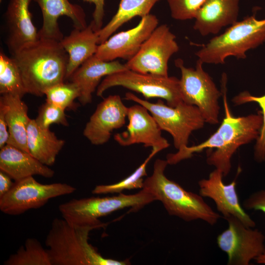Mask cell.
Returning <instances> with one entry per match:
<instances>
[{
  "mask_svg": "<svg viewBox=\"0 0 265 265\" xmlns=\"http://www.w3.org/2000/svg\"><path fill=\"white\" fill-rule=\"evenodd\" d=\"M12 57L20 69L27 93L42 96L48 88L66 80L68 55L59 41L39 38Z\"/></svg>",
  "mask_w": 265,
  "mask_h": 265,
  "instance_id": "obj_1",
  "label": "cell"
},
{
  "mask_svg": "<svg viewBox=\"0 0 265 265\" xmlns=\"http://www.w3.org/2000/svg\"><path fill=\"white\" fill-rule=\"evenodd\" d=\"M220 81L225 116L217 130L201 145L204 149H215L207 155V163L219 170L223 177H226L231 171V159L237 149L257 139L263 119L261 113L234 116L227 102V76L225 73H222Z\"/></svg>",
  "mask_w": 265,
  "mask_h": 265,
  "instance_id": "obj_2",
  "label": "cell"
},
{
  "mask_svg": "<svg viewBox=\"0 0 265 265\" xmlns=\"http://www.w3.org/2000/svg\"><path fill=\"white\" fill-rule=\"evenodd\" d=\"M89 226L73 224L55 218L46 236L45 244L52 265H127L130 262L103 257L89 243Z\"/></svg>",
  "mask_w": 265,
  "mask_h": 265,
  "instance_id": "obj_3",
  "label": "cell"
},
{
  "mask_svg": "<svg viewBox=\"0 0 265 265\" xmlns=\"http://www.w3.org/2000/svg\"><path fill=\"white\" fill-rule=\"evenodd\" d=\"M168 164L166 160L157 159L152 174L143 182L142 189L160 201L168 213L185 221L202 220L211 225L215 224L219 214L200 194L186 191L179 184L168 179L164 174Z\"/></svg>",
  "mask_w": 265,
  "mask_h": 265,
  "instance_id": "obj_4",
  "label": "cell"
},
{
  "mask_svg": "<svg viewBox=\"0 0 265 265\" xmlns=\"http://www.w3.org/2000/svg\"><path fill=\"white\" fill-rule=\"evenodd\" d=\"M265 43V19L258 20L256 13L237 21L222 34L214 36L195 53L203 64H223L234 56L244 59L246 52Z\"/></svg>",
  "mask_w": 265,
  "mask_h": 265,
  "instance_id": "obj_5",
  "label": "cell"
},
{
  "mask_svg": "<svg viewBox=\"0 0 265 265\" xmlns=\"http://www.w3.org/2000/svg\"><path fill=\"white\" fill-rule=\"evenodd\" d=\"M156 201L151 193L142 189L133 194L120 193L118 195L72 199L60 204L58 210L62 218L78 225L89 226L94 229L103 228L106 224L99 218L126 208L136 212Z\"/></svg>",
  "mask_w": 265,
  "mask_h": 265,
  "instance_id": "obj_6",
  "label": "cell"
},
{
  "mask_svg": "<svg viewBox=\"0 0 265 265\" xmlns=\"http://www.w3.org/2000/svg\"><path fill=\"white\" fill-rule=\"evenodd\" d=\"M125 100L133 101L147 108L161 130L169 132L174 145L182 152L187 146L189 136L194 131L202 129L205 121L198 108L182 102L175 107L165 105L161 100L156 103L142 100L134 94L127 92Z\"/></svg>",
  "mask_w": 265,
  "mask_h": 265,
  "instance_id": "obj_7",
  "label": "cell"
},
{
  "mask_svg": "<svg viewBox=\"0 0 265 265\" xmlns=\"http://www.w3.org/2000/svg\"><path fill=\"white\" fill-rule=\"evenodd\" d=\"M203 63L198 59L195 68L186 67L181 58L175 60L180 69V90L182 100L197 106L205 122L211 125L219 123L220 106L218 100L222 93L212 78L203 68Z\"/></svg>",
  "mask_w": 265,
  "mask_h": 265,
  "instance_id": "obj_8",
  "label": "cell"
},
{
  "mask_svg": "<svg viewBox=\"0 0 265 265\" xmlns=\"http://www.w3.org/2000/svg\"><path fill=\"white\" fill-rule=\"evenodd\" d=\"M117 86L141 93L147 99H164L171 107H175L183 102L179 80L176 77L143 74L129 69L105 77L97 87L96 95L102 97L107 89Z\"/></svg>",
  "mask_w": 265,
  "mask_h": 265,
  "instance_id": "obj_9",
  "label": "cell"
},
{
  "mask_svg": "<svg viewBox=\"0 0 265 265\" xmlns=\"http://www.w3.org/2000/svg\"><path fill=\"white\" fill-rule=\"evenodd\" d=\"M76 188L65 183L43 184L33 176L15 182L13 187L0 198V210L11 215L21 214L30 209L44 206L51 199L73 193Z\"/></svg>",
  "mask_w": 265,
  "mask_h": 265,
  "instance_id": "obj_10",
  "label": "cell"
},
{
  "mask_svg": "<svg viewBox=\"0 0 265 265\" xmlns=\"http://www.w3.org/2000/svg\"><path fill=\"white\" fill-rule=\"evenodd\" d=\"M179 50L176 36L167 25H161L125 65L128 69L139 73L168 77L169 60Z\"/></svg>",
  "mask_w": 265,
  "mask_h": 265,
  "instance_id": "obj_11",
  "label": "cell"
},
{
  "mask_svg": "<svg viewBox=\"0 0 265 265\" xmlns=\"http://www.w3.org/2000/svg\"><path fill=\"white\" fill-rule=\"evenodd\" d=\"M228 228L217 237L219 248L226 253L228 265H248L263 252L265 237L257 229L244 225L233 216L224 218Z\"/></svg>",
  "mask_w": 265,
  "mask_h": 265,
  "instance_id": "obj_12",
  "label": "cell"
},
{
  "mask_svg": "<svg viewBox=\"0 0 265 265\" xmlns=\"http://www.w3.org/2000/svg\"><path fill=\"white\" fill-rule=\"evenodd\" d=\"M158 23L154 15L149 14L143 17L135 27L118 32L99 45L94 55L106 61L118 58L129 60L137 53Z\"/></svg>",
  "mask_w": 265,
  "mask_h": 265,
  "instance_id": "obj_13",
  "label": "cell"
},
{
  "mask_svg": "<svg viewBox=\"0 0 265 265\" xmlns=\"http://www.w3.org/2000/svg\"><path fill=\"white\" fill-rule=\"evenodd\" d=\"M149 112L146 107L138 104L128 107L129 123L127 130L115 134V140L123 146L142 143L158 152L168 148L170 143L162 136L161 129Z\"/></svg>",
  "mask_w": 265,
  "mask_h": 265,
  "instance_id": "obj_14",
  "label": "cell"
},
{
  "mask_svg": "<svg viewBox=\"0 0 265 265\" xmlns=\"http://www.w3.org/2000/svg\"><path fill=\"white\" fill-rule=\"evenodd\" d=\"M128 111L120 96H108L98 105L84 128L83 135L93 145L106 143L112 131L125 125Z\"/></svg>",
  "mask_w": 265,
  "mask_h": 265,
  "instance_id": "obj_15",
  "label": "cell"
},
{
  "mask_svg": "<svg viewBox=\"0 0 265 265\" xmlns=\"http://www.w3.org/2000/svg\"><path fill=\"white\" fill-rule=\"evenodd\" d=\"M223 177L221 171L215 168L210 173L208 179H203L198 182L199 194L203 197L212 199L224 218L233 216L246 226L254 228L255 221L245 212L239 203L236 190V180L225 184L223 182Z\"/></svg>",
  "mask_w": 265,
  "mask_h": 265,
  "instance_id": "obj_16",
  "label": "cell"
},
{
  "mask_svg": "<svg viewBox=\"0 0 265 265\" xmlns=\"http://www.w3.org/2000/svg\"><path fill=\"white\" fill-rule=\"evenodd\" d=\"M32 0H10L5 19L8 28L7 45L12 55L39 39L32 23L29 5Z\"/></svg>",
  "mask_w": 265,
  "mask_h": 265,
  "instance_id": "obj_17",
  "label": "cell"
},
{
  "mask_svg": "<svg viewBox=\"0 0 265 265\" xmlns=\"http://www.w3.org/2000/svg\"><path fill=\"white\" fill-rule=\"evenodd\" d=\"M33 0L38 4L42 13L43 24L38 31L39 38L60 41L63 36L59 27L58 20L62 16L69 18L75 28L81 29L87 26L83 9L69 0Z\"/></svg>",
  "mask_w": 265,
  "mask_h": 265,
  "instance_id": "obj_18",
  "label": "cell"
},
{
  "mask_svg": "<svg viewBox=\"0 0 265 265\" xmlns=\"http://www.w3.org/2000/svg\"><path fill=\"white\" fill-rule=\"evenodd\" d=\"M128 69L125 64L117 60L106 61L95 55L82 63L69 78L80 91L78 98L82 105L92 102V94L103 77Z\"/></svg>",
  "mask_w": 265,
  "mask_h": 265,
  "instance_id": "obj_19",
  "label": "cell"
},
{
  "mask_svg": "<svg viewBox=\"0 0 265 265\" xmlns=\"http://www.w3.org/2000/svg\"><path fill=\"white\" fill-rule=\"evenodd\" d=\"M239 0H207L197 13L193 28L202 36L216 34L238 21Z\"/></svg>",
  "mask_w": 265,
  "mask_h": 265,
  "instance_id": "obj_20",
  "label": "cell"
},
{
  "mask_svg": "<svg viewBox=\"0 0 265 265\" xmlns=\"http://www.w3.org/2000/svg\"><path fill=\"white\" fill-rule=\"evenodd\" d=\"M0 170L8 175L15 182L34 175L52 178L54 171L29 153L10 144L0 151Z\"/></svg>",
  "mask_w": 265,
  "mask_h": 265,
  "instance_id": "obj_21",
  "label": "cell"
},
{
  "mask_svg": "<svg viewBox=\"0 0 265 265\" xmlns=\"http://www.w3.org/2000/svg\"><path fill=\"white\" fill-rule=\"evenodd\" d=\"M60 42L68 55L66 79L96 53L99 45L98 36L92 22L84 28H75Z\"/></svg>",
  "mask_w": 265,
  "mask_h": 265,
  "instance_id": "obj_22",
  "label": "cell"
},
{
  "mask_svg": "<svg viewBox=\"0 0 265 265\" xmlns=\"http://www.w3.org/2000/svg\"><path fill=\"white\" fill-rule=\"evenodd\" d=\"M0 104L5 109L9 137L7 144L29 152L27 144V130L31 119L27 115V105L18 96L4 94Z\"/></svg>",
  "mask_w": 265,
  "mask_h": 265,
  "instance_id": "obj_23",
  "label": "cell"
},
{
  "mask_svg": "<svg viewBox=\"0 0 265 265\" xmlns=\"http://www.w3.org/2000/svg\"><path fill=\"white\" fill-rule=\"evenodd\" d=\"M50 129L39 126L30 119L27 130V144L29 153L42 163L51 166L65 144Z\"/></svg>",
  "mask_w": 265,
  "mask_h": 265,
  "instance_id": "obj_24",
  "label": "cell"
},
{
  "mask_svg": "<svg viewBox=\"0 0 265 265\" xmlns=\"http://www.w3.org/2000/svg\"><path fill=\"white\" fill-rule=\"evenodd\" d=\"M159 0H120L118 8L110 21L96 31L99 45L105 42L123 24L136 16L148 14Z\"/></svg>",
  "mask_w": 265,
  "mask_h": 265,
  "instance_id": "obj_25",
  "label": "cell"
},
{
  "mask_svg": "<svg viewBox=\"0 0 265 265\" xmlns=\"http://www.w3.org/2000/svg\"><path fill=\"white\" fill-rule=\"evenodd\" d=\"M0 93L22 97L27 93L20 69L12 57L0 53Z\"/></svg>",
  "mask_w": 265,
  "mask_h": 265,
  "instance_id": "obj_26",
  "label": "cell"
},
{
  "mask_svg": "<svg viewBox=\"0 0 265 265\" xmlns=\"http://www.w3.org/2000/svg\"><path fill=\"white\" fill-rule=\"evenodd\" d=\"M4 265H52L47 249L35 238H28L16 253L4 262Z\"/></svg>",
  "mask_w": 265,
  "mask_h": 265,
  "instance_id": "obj_27",
  "label": "cell"
},
{
  "mask_svg": "<svg viewBox=\"0 0 265 265\" xmlns=\"http://www.w3.org/2000/svg\"><path fill=\"white\" fill-rule=\"evenodd\" d=\"M152 150L144 161L130 176L120 182L110 185H100L95 186L92 193L96 194L121 193L124 190L142 188L143 177L147 175L146 166L150 159L157 153Z\"/></svg>",
  "mask_w": 265,
  "mask_h": 265,
  "instance_id": "obj_28",
  "label": "cell"
},
{
  "mask_svg": "<svg viewBox=\"0 0 265 265\" xmlns=\"http://www.w3.org/2000/svg\"><path fill=\"white\" fill-rule=\"evenodd\" d=\"M46 102L56 106L64 110L76 109L78 105L75 103L80 96L78 86L73 82L64 81L48 88L44 93Z\"/></svg>",
  "mask_w": 265,
  "mask_h": 265,
  "instance_id": "obj_29",
  "label": "cell"
},
{
  "mask_svg": "<svg viewBox=\"0 0 265 265\" xmlns=\"http://www.w3.org/2000/svg\"><path fill=\"white\" fill-rule=\"evenodd\" d=\"M232 101L236 106L249 102H255L261 107L263 123L254 146V157L258 162L265 161V94L262 96H255L251 95L248 91H243L235 96Z\"/></svg>",
  "mask_w": 265,
  "mask_h": 265,
  "instance_id": "obj_30",
  "label": "cell"
},
{
  "mask_svg": "<svg viewBox=\"0 0 265 265\" xmlns=\"http://www.w3.org/2000/svg\"><path fill=\"white\" fill-rule=\"evenodd\" d=\"M207 0H166L172 18L185 21L194 19Z\"/></svg>",
  "mask_w": 265,
  "mask_h": 265,
  "instance_id": "obj_31",
  "label": "cell"
},
{
  "mask_svg": "<svg viewBox=\"0 0 265 265\" xmlns=\"http://www.w3.org/2000/svg\"><path fill=\"white\" fill-rule=\"evenodd\" d=\"M35 120L39 126L45 129H50L53 124L69 125L65 110L48 102L40 106Z\"/></svg>",
  "mask_w": 265,
  "mask_h": 265,
  "instance_id": "obj_32",
  "label": "cell"
},
{
  "mask_svg": "<svg viewBox=\"0 0 265 265\" xmlns=\"http://www.w3.org/2000/svg\"><path fill=\"white\" fill-rule=\"evenodd\" d=\"M247 210L260 211L265 213V190L253 193L243 202Z\"/></svg>",
  "mask_w": 265,
  "mask_h": 265,
  "instance_id": "obj_33",
  "label": "cell"
},
{
  "mask_svg": "<svg viewBox=\"0 0 265 265\" xmlns=\"http://www.w3.org/2000/svg\"><path fill=\"white\" fill-rule=\"evenodd\" d=\"M89 3H93L95 8L93 13V21H92L94 30L97 31L102 27L103 20L105 15V0H82Z\"/></svg>",
  "mask_w": 265,
  "mask_h": 265,
  "instance_id": "obj_34",
  "label": "cell"
},
{
  "mask_svg": "<svg viewBox=\"0 0 265 265\" xmlns=\"http://www.w3.org/2000/svg\"><path fill=\"white\" fill-rule=\"evenodd\" d=\"M9 137L8 128L5 115V109L0 104V149L7 144Z\"/></svg>",
  "mask_w": 265,
  "mask_h": 265,
  "instance_id": "obj_35",
  "label": "cell"
},
{
  "mask_svg": "<svg viewBox=\"0 0 265 265\" xmlns=\"http://www.w3.org/2000/svg\"><path fill=\"white\" fill-rule=\"evenodd\" d=\"M8 175L0 170V198L6 194L13 187L14 183Z\"/></svg>",
  "mask_w": 265,
  "mask_h": 265,
  "instance_id": "obj_36",
  "label": "cell"
},
{
  "mask_svg": "<svg viewBox=\"0 0 265 265\" xmlns=\"http://www.w3.org/2000/svg\"><path fill=\"white\" fill-rule=\"evenodd\" d=\"M255 260L259 264L265 265V245L263 252Z\"/></svg>",
  "mask_w": 265,
  "mask_h": 265,
  "instance_id": "obj_37",
  "label": "cell"
},
{
  "mask_svg": "<svg viewBox=\"0 0 265 265\" xmlns=\"http://www.w3.org/2000/svg\"><path fill=\"white\" fill-rule=\"evenodd\" d=\"M2 0H0V1L1 2Z\"/></svg>",
  "mask_w": 265,
  "mask_h": 265,
  "instance_id": "obj_38",
  "label": "cell"
}]
</instances>
